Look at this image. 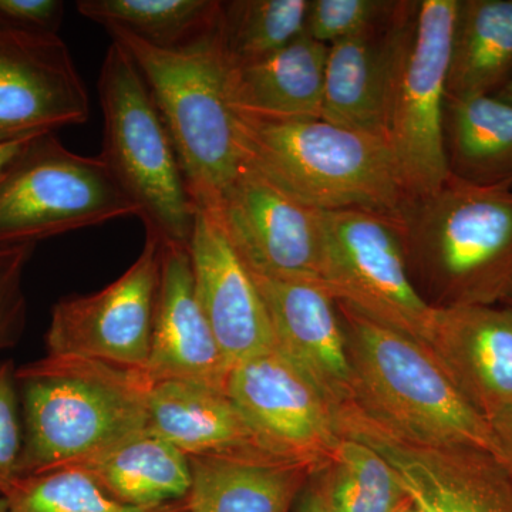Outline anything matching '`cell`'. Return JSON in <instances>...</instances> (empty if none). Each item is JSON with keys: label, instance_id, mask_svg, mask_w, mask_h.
I'll return each instance as SVG.
<instances>
[{"label": "cell", "instance_id": "obj_29", "mask_svg": "<svg viewBox=\"0 0 512 512\" xmlns=\"http://www.w3.org/2000/svg\"><path fill=\"white\" fill-rule=\"evenodd\" d=\"M5 498L10 512H188L185 500L157 507L120 503L76 468L20 478Z\"/></svg>", "mask_w": 512, "mask_h": 512}, {"label": "cell", "instance_id": "obj_26", "mask_svg": "<svg viewBox=\"0 0 512 512\" xmlns=\"http://www.w3.org/2000/svg\"><path fill=\"white\" fill-rule=\"evenodd\" d=\"M77 12L104 28H120L148 45L187 49L214 35L221 2L214 0H80Z\"/></svg>", "mask_w": 512, "mask_h": 512}, {"label": "cell", "instance_id": "obj_6", "mask_svg": "<svg viewBox=\"0 0 512 512\" xmlns=\"http://www.w3.org/2000/svg\"><path fill=\"white\" fill-rule=\"evenodd\" d=\"M103 151L114 180L136 205L144 227L164 242L190 245L197 207L163 117L137 64L111 42L101 64Z\"/></svg>", "mask_w": 512, "mask_h": 512}, {"label": "cell", "instance_id": "obj_32", "mask_svg": "<svg viewBox=\"0 0 512 512\" xmlns=\"http://www.w3.org/2000/svg\"><path fill=\"white\" fill-rule=\"evenodd\" d=\"M13 360H0V494L6 497L20 480L23 450L22 404Z\"/></svg>", "mask_w": 512, "mask_h": 512}, {"label": "cell", "instance_id": "obj_27", "mask_svg": "<svg viewBox=\"0 0 512 512\" xmlns=\"http://www.w3.org/2000/svg\"><path fill=\"white\" fill-rule=\"evenodd\" d=\"M312 480L329 512H397L410 500L396 468L350 437H340Z\"/></svg>", "mask_w": 512, "mask_h": 512}, {"label": "cell", "instance_id": "obj_24", "mask_svg": "<svg viewBox=\"0 0 512 512\" xmlns=\"http://www.w3.org/2000/svg\"><path fill=\"white\" fill-rule=\"evenodd\" d=\"M444 146L453 177L512 187V103L497 96H447Z\"/></svg>", "mask_w": 512, "mask_h": 512}, {"label": "cell", "instance_id": "obj_8", "mask_svg": "<svg viewBox=\"0 0 512 512\" xmlns=\"http://www.w3.org/2000/svg\"><path fill=\"white\" fill-rule=\"evenodd\" d=\"M320 224V284L329 295L427 348L436 308L414 285L394 217L320 211Z\"/></svg>", "mask_w": 512, "mask_h": 512}, {"label": "cell", "instance_id": "obj_36", "mask_svg": "<svg viewBox=\"0 0 512 512\" xmlns=\"http://www.w3.org/2000/svg\"><path fill=\"white\" fill-rule=\"evenodd\" d=\"M298 512H329L325 503H323L322 495H320L315 481L312 480L311 487L303 491Z\"/></svg>", "mask_w": 512, "mask_h": 512}, {"label": "cell", "instance_id": "obj_25", "mask_svg": "<svg viewBox=\"0 0 512 512\" xmlns=\"http://www.w3.org/2000/svg\"><path fill=\"white\" fill-rule=\"evenodd\" d=\"M512 79V0H458L447 96H494Z\"/></svg>", "mask_w": 512, "mask_h": 512}, {"label": "cell", "instance_id": "obj_17", "mask_svg": "<svg viewBox=\"0 0 512 512\" xmlns=\"http://www.w3.org/2000/svg\"><path fill=\"white\" fill-rule=\"evenodd\" d=\"M188 248L198 302L229 369L275 348L271 319L254 276L212 212L197 210Z\"/></svg>", "mask_w": 512, "mask_h": 512}, {"label": "cell", "instance_id": "obj_11", "mask_svg": "<svg viewBox=\"0 0 512 512\" xmlns=\"http://www.w3.org/2000/svg\"><path fill=\"white\" fill-rule=\"evenodd\" d=\"M342 437L375 448L402 477L410 498L429 512H512V471L488 451L403 439L357 410Z\"/></svg>", "mask_w": 512, "mask_h": 512}, {"label": "cell", "instance_id": "obj_37", "mask_svg": "<svg viewBox=\"0 0 512 512\" xmlns=\"http://www.w3.org/2000/svg\"><path fill=\"white\" fill-rule=\"evenodd\" d=\"M494 96H497L498 99L508 101V103H512V79L510 82L505 84L503 89L500 90L497 94H494Z\"/></svg>", "mask_w": 512, "mask_h": 512}, {"label": "cell", "instance_id": "obj_28", "mask_svg": "<svg viewBox=\"0 0 512 512\" xmlns=\"http://www.w3.org/2000/svg\"><path fill=\"white\" fill-rule=\"evenodd\" d=\"M309 0L221 2L217 35L231 66L254 62L284 49L305 33Z\"/></svg>", "mask_w": 512, "mask_h": 512}, {"label": "cell", "instance_id": "obj_35", "mask_svg": "<svg viewBox=\"0 0 512 512\" xmlns=\"http://www.w3.org/2000/svg\"><path fill=\"white\" fill-rule=\"evenodd\" d=\"M43 136V134H42ZM39 136L16 138V140L0 141V175L15 161V158L25 150L30 141Z\"/></svg>", "mask_w": 512, "mask_h": 512}, {"label": "cell", "instance_id": "obj_23", "mask_svg": "<svg viewBox=\"0 0 512 512\" xmlns=\"http://www.w3.org/2000/svg\"><path fill=\"white\" fill-rule=\"evenodd\" d=\"M67 468L82 471L114 500L134 507L185 500L191 488L190 458L148 427Z\"/></svg>", "mask_w": 512, "mask_h": 512}, {"label": "cell", "instance_id": "obj_30", "mask_svg": "<svg viewBox=\"0 0 512 512\" xmlns=\"http://www.w3.org/2000/svg\"><path fill=\"white\" fill-rule=\"evenodd\" d=\"M396 5L392 0H309L305 33L330 46L372 28Z\"/></svg>", "mask_w": 512, "mask_h": 512}, {"label": "cell", "instance_id": "obj_34", "mask_svg": "<svg viewBox=\"0 0 512 512\" xmlns=\"http://www.w3.org/2000/svg\"><path fill=\"white\" fill-rule=\"evenodd\" d=\"M491 427L500 440L505 454V463L512 471V410L490 420Z\"/></svg>", "mask_w": 512, "mask_h": 512}, {"label": "cell", "instance_id": "obj_38", "mask_svg": "<svg viewBox=\"0 0 512 512\" xmlns=\"http://www.w3.org/2000/svg\"><path fill=\"white\" fill-rule=\"evenodd\" d=\"M397 512H429L427 510H424L421 505L417 504L416 501H413L412 498H410L409 501H407L406 504L403 505L402 508H400Z\"/></svg>", "mask_w": 512, "mask_h": 512}, {"label": "cell", "instance_id": "obj_7", "mask_svg": "<svg viewBox=\"0 0 512 512\" xmlns=\"http://www.w3.org/2000/svg\"><path fill=\"white\" fill-rule=\"evenodd\" d=\"M138 215L100 156L73 153L55 133L30 141L0 175V247L37 245Z\"/></svg>", "mask_w": 512, "mask_h": 512}, {"label": "cell", "instance_id": "obj_12", "mask_svg": "<svg viewBox=\"0 0 512 512\" xmlns=\"http://www.w3.org/2000/svg\"><path fill=\"white\" fill-rule=\"evenodd\" d=\"M212 214L249 272L320 284V211L279 190L245 163Z\"/></svg>", "mask_w": 512, "mask_h": 512}, {"label": "cell", "instance_id": "obj_22", "mask_svg": "<svg viewBox=\"0 0 512 512\" xmlns=\"http://www.w3.org/2000/svg\"><path fill=\"white\" fill-rule=\"evenodd\" d=\"M188 512H291L316 468L281 457H191Z\"/></svg>", "mask_w": 512, "mask_h": 512}, {"label": "cell", "instance_id": "obj_9", "mask_svg": "<svg viewBox=\"0 0 512 512\" xmlns=\"http://www.w3.org/2000/svg\"><path fill=\"white\" fill-rule=\"evenodd\" d=\"M458 0H421L394 76L386 141L407 198L450 177L444 146L448 67Z\"/></svg>", "mask_w": 512, "mask_h": 512}, {"label": "cell", "instance_id": "obj_10", "mask_svg": "<svg viewBox=\"0 0 512 512\" xmlns=\"http://www.w3.org/2000/svg\"><path fill=\"white\" fill-rule=\"evenodd\" d=\"M161 264L163 239L146 229L140 255L116 281L55 303L46 355L86 357L144 373L153 343Z\"/></svg>", "mask_w": 512, "mask_h": 512}, {"label": "cell", "instance_id": "obj_2", "mask_svg": "<svg viewBox=\"0 0 512 512\" xmlns=\"http://www.w3.org/2000/svg\"><path fill=\"white\" fill-rule=\"evenodd\" d=\"M22 404L20 478L72 467L147 429L151 383L141 372L77 356L16 369Z\"/></svg>", "mask_w": 512, "mask_h": 512}, {"label": "cell", "instance_id": "obj_20", "mask_svg": "<svg viewBox=\"0 0 512 512\" xmlns=\"http://www.w3.org/2000/svg\"><path fill=\"white\" fill-rule=\"evenodd\" d=\"M147 412L148 429L188 458L278 457L256 436L227 392L185 380H164L151 384Z\"/></svg>", "mask_w": 512, "mask_h": 512}, {"label": "cell", "instance_id": "obj_14", "mask_svg": "<svg viewBox=\"0 0 512 512\" xmlns=\"http://www.w3.org/2000/svg\"><path fill=\"white\" fill-rule=\"evenodd\" d=\"M90 100L57 33L0 28V141L86 123Z\"/></svg>", "mask_w": 512, "mask_h": 512}, {"label": "cell", "instance_id": "obj_40", "mask_svg": "<svg viewBox=\"0 0 512 512\" xmlns=\"http://www.w3.org/2000/svg\"><path fill=\"white\" fill-rule=\"evenodd\" d=\"M0 512H10L9 504L5 497H0Z\"/></svg>", "mask_w": 512, "mask_h": 512}, {"label": "cell", "instance_id": "obj_4", "mask_svg": "<svg viewBox=\"0 0 512 512\" xmlns=\"http://www.w3.org/2000/svg\"><path fill=\"white\" fill-rule=\"evenodd\" d=\"M353 373L357 410L403 439L468 446L505 463L490 421L471 407L430 349L336 302Z\"/></svg>", "mask_w": 512, "mask_h": 512}, {"label": "cell", "instance_id": "obj_5", "mask_svg": "<svg viewBox=\"0 0 512 512\" xmlns=\"http://www.w3.org/2000/svg\"><path fill=\"white\" fill-rule=\"evenodd\" d=\"M106 30L143 74L173 138L195 207L217 210L245 165L237 111L229 101V64L217 30L181 50L158 49L114 26Z\"/></svg>", "mask_w": 512, "mask_h": 512}, {"label": "cell", "instance_id": "obj_31", "mask_svg": "<svg viewBox=\"0 0 512 512\" xmlns=\"http://www.w3.org/2000/svg\"><path fill=\"white\" fill-rule=\"evenodd\" d=\"M36 245L0 247V353L22 338L28 315L23 275Z\"/></svg>", "mask_w": 512, "mask_h": 512}, {"label": "cell", "instance_id": "obj_39", "mask_svg": "<svg viewBox=\"0 0 512 512\" xmlns=\"http://www.w3.org/2000/svg\"><path fill=\"white\" fill-rule=\"evenodd\" d=\"M501 305L507 306V308L511 309V311H512V289H511L510 293H508V295L505 296V299H504L503 303H501Z\"/></svg>", "mask_w": 512, "mask_h": 512}, {"label": "cell", "instance_id": "obj_13", "mask_svg": "<svg viewBox=\"0 0 512 512\" xmlns=\"http://www.w3.org/2000/svg\"><path fill=\"white\" fill-rule=\"evenodd\" d=\"M227 394L275 456L319 471L340 440L315 387L276 348L232 367Z\"/></svg>", "mask_w": 512, "mask_h": 512}, {"label": "cell", "instance_id": "obj_16", "mask_svg": "<svg viewBox=\"0 0 512 512\" xmlns=\"http://www.w3.org/2000/svg\"><path fill=\"white\" fill-rule=\"evenodd\" d=\"M419 2H397L372 28L329 46L322 119L386 140L394 76Z\"/></svg>", "mask_w": 512, "mask_h": 512}, {"label": "cell", "instance_id": "obj_21", "mask_svg": "<svg viewBox=\"0 0 512 512\" xmlns=\"http://www.w3.org/2000/svg\"><path fill=\"white\" fill-rule=\"evenodd\" d=\"M329 46L306 33L284 49L228 70L237 113L262 119H322Z\"/></svg>", "mask_w": 512, "mask_h": 512}, {"label": "cell", "instance_id": "obj_19", "mask_svg": "<svg viewBox=\"0 0 512 512\" xmlns=\"http://www.w3.org/2000/svg\"><path fill=\"white\" fill-rule=\"evenodd\" d=\"M231 369L195 292L190 248L163 241V264L150 359L151 384L185 380L227 392Z\"/></svg>", "mask_w": 512, "mask_h": 512}, {"label": "cell", "instance_id": "obj_15", "mask_svg": "<svg viewBox=\"0 0 512 512\" xmlns=\"http://www.w3.org/2000/svg\"><path fill=\"white\" fill-rule=\"evenodd\" d=\"M252 276L268 309L275 348L315 387L338 426L356 412L357 397L335 299L315 282Z\"/></svg>", "mask_w": 512, "mask_h": 512}, {"label": "cell", "instance_id": "obj_3", "mask_svg": "<svg viewBox=\"0 0 512 512\" xmlns=\"http://www.w3.org/2000/svg\"><path fill=\"white\" fill-rule=\"evenodd\" d=\"M237 117L245 163L312 210L396 217L407 200L382 137L323 119Z\"/></svg>", "mask_w": 512, "mask_h": 512}, {"label": "cell", "instance_id": "obj_33", "mask_svg": "<svg viewBox=\"0 0 512 512\" xmlns=\"http://www.w3.org/2000/svg\"><path fill=\"white\" fill-rule=\"evenodd\" d=\"M63 9L59 0H0V28L57 33Z\"/></svg>", "mask_w": 512, "mask_h": 512}, {"label": "cell", "instance_id": "obj_1", "mask_svg": "<svg viewBox=\"0 0 512 512\" xmlns=\"http://www.w3.org/2000/svg\"><path fill=\"white\" fill-rule=\"evenodd\" d=\"M414 285L433 308L501 305L512 289V187L447 178L394 217Z\"/></svg>", "mask_w": 512, "mask_h": 512}, {"label": "cell", "instance_id": "obj_18", "mask_svg": "<svg viewBox=\"0 0 512 512\" xmlns=\"http://www.w3.org/2000/svg\"><path fill=\"white\" fill-rule=\"evenodd\" d=\"M427 348L484 419L512 410V311L507 306L436 308Z\"/></svg>", "mask_w": 512, "mask_h": 512}]
</instances>
